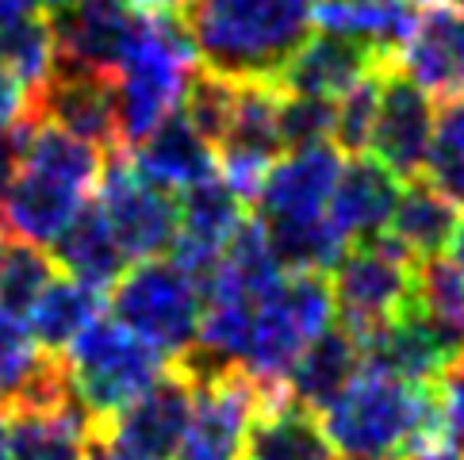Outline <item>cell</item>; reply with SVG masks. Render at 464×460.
Here are the masks:
<instances>
[{
	"label": "cell",
	"instance_id": "cell-19",
	"mask_svg": "<svg viewBox=\"0 0 464 460\" xmlns=\"http://www.w3.org/2000/svg\"><path fill=\"white\" fill-rule=\"evenodd\" d=\"M73 399L62 357L46 353L27 319L0 307V407L27 410Z\"/></svg>",
	"mask_w": 464,
	"mask_h": 460
},
{
	"label": "cell",
	"instance_id": "cell-31",
	"mask_svg": "<svg viewBox=\"0 0 464 460\" xmlns=\"http://www.w3.org/2000/svg\"><path fill=\"white\" fill-rule=\"evenodd\" d=\"M0 62L15 77V85L27 92V101H35L39 89L54 77V31L51 15L31 12L24 20L0 31Z\"/></svg>",
	"mask_w": 464,
	"mask_h": 460
},
{
	"label": "cell",
	"instance_id": "cell-1",
	"mask_svg": "<svg viewBox=\"0 0 464 460\" xmlns=\"http://www.w3.org/2000/svg\"><path fill=\"white\" fill-rule=\"evenodd\" d=\"M180 24L208 73L276 85L311 35L314 0H188Z\"/></svg>",
	"mask_w": 464,
	"mask_h": 460
},
{
	"label": "cell",
	"instance_id": "cell-42",
	"mask_svg": "<svg viewBox=\"0 0 464 460\" xmlns=\"http://www.w3.org/2000/svg\"><path fill=\"white\" fill-rule=\"evenodd\" d=\"M39 5H46L51 12H58V8H65V5H70V0H39Z\"/></svg>",
	"mask_w": 464,
	"mask_h": 460
},
{
	"label": "cell",
	"instance_id": "cell-23",
	"mask_svg": "<svg viewBox=\"0 0 464 460\" xmlns=\"http://www.w3.org/2000/svg\"><path fill=\"white\" fill-rule=\"evenodd\" d=\"M361 365H364L361 338L334 322L314 341H307L304 353L292 360V369L285 376V391L292 403H300L307 410H323L361 372Z\"/></svg>",
	"mask_w": 464,
	"mask_h": 460
},
{
	"label": "cell",
	"instance_id": "cell-35",
	"mask_svg": "<svg viewBox=\"0 0 464 460\" xmlns=\"http://www.w3.org/2000/svg\"><path fill=\"white\" fill-rule=\"evenodd\" d=\"M430 391H434V407H438L441 430L450 434V441L464 456V353L438 376Z\"/></svg>",
	"mask_w": 464,
	"mask_h": 460
},
{
	"label": "cell",
	"instance_id": "cell-32",
	"mask_svg": "<svg viewBox=\"0 0 464 460\" xmlns=\"http://www.w3.org/2000/svg\"><path fill=\"white\" fill-rule=\"evenodd\" d=\"M54 257L43 245H31L24 238L5 235L0 238V307L12 315L27 319V311L35 307V300L46 292V284L54 281Z\"/></svg>",
	"mask_w": 464,
	"mask_h": 460
},
{
	"label": "cell",
	"instance_id": "cell-24",
	"mask_svg": "<svg viewBox=\"0 0 464 460\" xmlns=\"http://www.w3.org/2000/svg\"><path fill=\"white\" fill-rule=\"evenodd\" d=\"M8 422H12L8 460H85L96 449V426L85 418L77 399L8 410Z\"/></svg>",
	"mask_w": 464,
	"mask_h": 460
},
{
	"label": "cell",
	"instance_id": "cell-7",
	"mask_svg": "<svg viewBox=\"0 0 464 460\" xmlns=\"http://www.w3.org/2000/svg\"><path fill=\"white\" fill-rule=\"evenodd\" d=\"M204 292L173 257H150L111 284V319L142 338L165 360L185 357L196 345Z\"/></svg>",
	"mask_w": 464,
	"mask_h": 460
},
{
	"label": "cell",
	"instance_id": "cell-27",
	"mask_svg": "<svg viewBox=\"0 0 464 460\" xmlns=\"http://www.w3.org/2000/svg\"><path fill=\"white\" fill-rule=\"evenodd\" d=\"M51 250H54L51 254L54 265L65 276H73V281L89 284L96 292L111 288L127 269V254L120 250V242H115L111 226L104 219V211L96 204H85L77 211V219L54 238Z\"/></svg>",
	"mask_w": 464,
	"mask_h": 460
},
{
	"label": "cell",
	"instance_id": "cell-43",
	"mask_svg": "<svg viewBox=\"0 0 464 460\" xmlns=\"http://www.w3.org/2000/svg\"><path fill=\"white\" fill-rule=\"evenodd\" d=\"M85 460H104V453H101V437H96V449H92Z\"/></svg>",
	"mask_w": 464,
	"mask_h": 460
},
{
	"label": "cell",
	"instance_id": "cell-25",
	"mask_svg": "<svg viewBox=\"0 0 464 460\" xmlns=\"http://www.w3.org/2000/svg\"><path fill=\"white\" fill-rule=\"evenodd\" d=\"M242 460H342V456L330 446L314 410L292 403L288 396H276L254 415Z\"/></svg>",
	"mask_w": 464,
	"mask_h": 460
},
{
	"label": "cell",
	"instance_id": "cell-8",
	"mask_svg": "<svg viewBox=\"0 0 464 460\" xmlns=\"http://www.w3.org/2000/svg\"><path fill=\"white\" fill-rule=\"evenodd\" d=\"M414 261L403 245H395L388 235L353 242L342 254V261L330 273V292H334V307L342 315V326L357 338H369L380 326L400 319L411 307L414 292Z\"/></svg>",
	"mask_w": 464,
	"mask_h": 460
},
{
	"label": "cell",
	"instance_id": "cell-36",
	"mask_svg": "<svg viewBox=\"0 0 464 460\" xmlns=\"http://www.w3.org/2000/svg\"><path fill=\"white\" fill-rule=\"evenodd\" d=\"M31 123H35L31 115H24V120H15V123H0V196H5V188L12 185V177L24 161Z\"/></svg>",
	"mask_w": 464,
	"mask_h": 460
},
{
	"label": "cell",
	"instance_id": "cell-39",
	"mask_svg": "<svg viewBox=\"0 0 464 460\" xmlns=\"http://www.w3.org/2000/svg\"><path fill=\"white\" fill-rule=\"evenodd\" d=\"M445 250H450V261H453V265L464 273V219H457L453 238H450V245H445Z\"/></svg>",
	"mask_w": 464,
	"mask_h": 460
},
{
	"label": "cell",
	"instance_id": "cell-38",
	"mask_svg": "<svg viewBox=\"0 0 464 460\" xmlns=\"http://www.w3.org/2000/svg\"><path fill=\"white\" fill-rule=\"evenodd\" d=\"M31 12H39V0H0V31L12 27L15 20H24Z\"/></svg>",
	"mask_w": 464,
	"mask_h": 460
},
{
	"label": "cell",
	"instance_id": "cell-22",
	"mask_svg": "<svg viewBox=\"0 0 464 460\" xmlns=\"http://www.w3.org/2000/svg\"><path fill=\"white\" fill-rule=\"evenodd\" d=\"M361 350H364V365L384 369L392 376H400V380L426 384V388L460 357L457 345L445 341L434 326L422 315H414L411 307L400 319H392L388 326H380L369 338H361Z\"/></svg>",
	"mask_w": 464,
	"mask_h": 460
},
{
	"label": "cell",
	"instance_id": "cell-2",
	"mask_svg": "<svg viewBox=\"0 0 464 460\" xmlns=\"http://www.w3.org/2000/svg\"><path fill=\"white\" fill-rule=\"evenodd\" d=\"M104 177V150L65 135L62 127L31 123V139L12 185L0 196V230L31 245H54V238L92 200Z\"/></svg>",
	"mask_w": 464,
	"mask_h": 460
},
{
	"label": "cell",
	"instance_id": "cell-12",
	"mask_svg": "<svg viewBox=\"0 0 464 460\" xmlns=\"http://www.w3.org/2000/svg\"><path fill=\"white\" fill-rule=\"evenodd\" d=\"M342 150L334 142L285 150L257 188V226L261 230H292L326 223L330 192L342 173Z\"/></svg>",
	"mask_w": 464,
	"mask_h": 460
},
{
	"label": "cell",
	"instance_id": "cell-16",
	"mask_svg": "<svg viewBox=\"0 0 464 460\" xmlns=\"http://www.w3.org/2000/svg\"><path fill=\"white\" fill-rule=\"evenodd\" d=\"M384 65L395 62L380 58L376 51L345 35H334V31H319V35H307L300 51L288 58L276 89L288 96H311V101H342Z\"/></svg>",
	"mask_w": 464,
	"mask_h": 460
},
{
	"label": "cell",
	"instance_id": "cell-41",
	"mask_svg": "<svg viewBox=\"0 0 464 460\" xmlns=\"http://www.w3.org/2000/svg\"><path fill=\"white\" fill-rule=\"evenodd\" d=\"M411 5H426V8H445V5H457V0H411Z\"/></svg>",
	"mask_w": 464,
	"mask_h": 460
},
{
	"label": "cell",
	"instance_id": "cell-11",
	"mask_svg": "<svg viewBox=\"0 0 464 460\" xmlns=\"http://www.w3.org/2000/svg\"><path fill=\"white\" fill-rule=\"evenodd\" d=\"M96 207L104 211L127 261H150V257H161L165 250H173V238L180 226V204L169 192L142 180L130 166H123L120 154H111V161H104Z\"/></svg>",
	"mask_w": 464,
	"mask_h": 460
},
{
	"label": "cell",
	"instance_id": "cell-18",
	"mask_svg": "<svg viewBox=\"0 0 464 460\" xmlns=\"http://www.w3.org/2000/svg\"><path fill=\"white\" fill-rule=\"evenodd\" d=\"M130 169L161 192L185 196L188 188L219 177V154H215V146L192 127L188 115L177 108L173 115H165L150 135L135 142Z\"/></svg>",
	"mask_w": 464,
	"mask_h": 460
},
{
	"label": "cell",
	"instance_id": "cell-9",
	"mask_svg": "<svg viewBox=\"0 0 464 460\" xmlns=\"http://www.w3.org/2000/svg\"><path fill=\"white\" fill-rule=\"evenodd\" d=\"M192 418L180 437L177 460H242L246 434L257 410L288 391H265L242 369H219L196 376Z\"/></svg>",
	"mask_w": 464,
	"mask_h": 460
},
{
	"label": "cell",
	"instance_id": "cell-30",
	"mask_svg": "<svg viewBox=\"0 0 464 460\" xmlns=\"http://www.w3.org/2000/svg\"><path fill=\"white\" fill-rule=\"evenodd\" d=\"M411 311L464 353V273L450 257H426L414 265Z\"/></svg>",
	"mask_w": 464,
	"mask_h": 460
},
{
	"label": "cell",
	"instance_id": "cell-20",
	"mask_svg": "<svg viewBox=\"0 0 464 460\" xmlns=\"http://www.w3.org/2000/svg\"><path fill=\"white\" fill-rule=\"evenodd\" d=\"M395 70L426 96H464V8H426L403 51L395 54Z\"/></svg>",
	"mask_w": 464,
	"mask_h": 460
},
{
	"label": "cell",
	"instance_id": "cell-10",
	"mask_svg": "<svg viewBox=\"0 0 464 460\" xmlns=\"http://www.w3.org/2000/svg\"><path fill=\"white\" fill-rule=\"evenodd\" d=\"M192 376L177 360H169L139 399H130L120 415L96 430L101 449L135 460H177L180 437H185L192 418Z\"/></svg>",
	"mask_w": 464,
	"mask_h": 460
},
{
	"label": "cell",
	"instance_id": "cell-3",
	"mask_svg": "<svg viewBox=\"0 0 464 460\" xmlns=\"http://www.w3.org/2000/svg\"><path fill=\"white\" fill-rule=\"evenodd\" d=\"M434 418V391L384 369L361 372L323 407V430L342 460H403Z\"/></svg>",
	"mask_w": 464,
	"mask_h": 460
},
{
	"label": "cell",
	"instance_id": "cell-37",
	"mask_svg": "<svg viewBox=\"0 0 464 460\" xmlns=\"http://www.w3.org/2000/svg\"><path fill=\"white\" fill-rule=\"evenodd\" d=\"M27 111H31L27 92L15 85V77L5 70V62H0V123H15V120H24Z\"/></svg>",
	"mask_w": 464,
	"mask_h": 460
},
{
	"label": "cell",
	"instance_id": "cell-28",
	"mask_svg": "<svg viewBox=\"0 0 464 460\" xmlns=\"http://www.w3.org/2000/svg\"><path fill=\"white\" fill-rule=\"evenodd\" d=\"M101 307H104L101 292L62 273L46 284V292L35 300V307L27 311V326L46 353L62 357L77 341V334H85L89 326L101 319Z\"/></svg>",
	"mask_w": 464,
	"mask_h": 460
},
{
	"label": "cell",
	"instance_id": "cell-21",
	"mask_svg": "<svg viewBox=\"0 0 464 460\" xmlns=\"http://www.w3.org/2000/svg\"><path fill=\"white\" fill-rule=\"evenodd\" d=\"M400 177L384 169L372 154H350L342 161L338 185L330 192L326 219L345 242H369L380 238L392 223V211L400 204Z\"/></svg>",
	"mask_w": 464,
	"mask_h": 460
},
{
	"label": "cell",
	"instance_id": "cell-4",
	"mask_svg": "<svg viewBox=\"0 0 464 460\" xmlns=\"http://www.w3.org/2000/svg\"><path fill=\"white\" fill-rule=\"evenodd\" d=\"M196 46L180 15H139L130 43L111 77L120 142L135 146L185 104V92L196 77Z\"/></svg>",
	"mask_w": 464,
	"mask_h": 460
},
{
	"label": "cell",
	"instance_id": "cell-29",
	"mask_svg": "<svg viewBox=\"0 0 464 460\" xmlns=\"http://www.w3.org/2000/svg\"><path fill=\"white\" fill-rule=\"evenodd\" d=\"M453 226H457V207L445 196H438L426 180H411L400 192V204H395L384 235L395 245H403L414 261H426V257H441V250L453 238Z\"/></svg>",
	"mask_w": 464,
	"mask_h": 460
},
{
	"label": "cell",
	"instance_id": "cell-6",
	"mask_svg": "<svg viewBox=\"0 0 464 460\" xmlns=\"http://www.w3.org/2000/svg\"><path fill=\"white\" fill-rule=\"evenodd\" d=\"M62 365L77 407L101 430L104 422H111L130 399H139L158 380L169 360L115 319H96L62 353Z\"/></svg>",
	"mask_w": 464,
	"mask_h": 460
},
{
	"label": "cell",
	"instance_id": "cell-15",
	"mask_svg": "<svg viewBox=\"0 0 464 460\" xmlns=\"http://www.w3.org/2000/svg\"><path fill=\"white\" fill-rule=\"evenodd\" d=\"M31 120L62 127L65 135L101 146L104 154H120V115H115L111 77L92 73H54L31 101Z\"/></svg>",
	"mask_w": 464,
	"mask_h": 460
},
{
	"label": "cell",
	"instance_id": "cell-17",
	"mask_svg": "<svg viewBox=\"0 0 464 460\" xmlns=\"http://www.w3.org/2000/svg\"><path fill=\"white\" fill-rule=\"evenodd\" d=\"M246 207L250 204L223 177H211L204 185L188 188L180 196V226H177V238L169 250L173 261L185 273H192L196 281H204L211 265L219 261V254L227 250V242L246 223Z\"/></svg>",
	"mask_w": 464,
	"mask_h": 460
},
{
	"label": "cell",
	"instance_id": "cell-13",
	"mask_svg": "<svg viewBox=\"0 0 464 460\" xmlns=\"http://www.w3.org/2000/svg\"><path fill=\"white\" fill-rule=\"evenodd\" d=\"M139 15L127 0H70L51 12L54 73L115 77Z\"/></svg>",
	"mask_w": 464,
	"mask_h": 460
},
{
	"label": "cell",
	"instance_id": "cell-26",
	"mask_svg": "<svg viewBox=\"0 0 464 460\" xmlns=\"http://www.w3.org/2000/svg\"><path fill=\"white\" fill-rule=\"evenodd\" d=\"M314 24L395 62L419 24V12L411 0H314Z\"/></svg>",
	"mask_w": 464,
	"mask_h": 460
},
{
	"label": "cell",
	"instance_id": "cell-5",
	"mask_svg": "<svg viewBox=\"0 0 464 460\" xmlns=\"http://www.w3.org/2000/svg\"><path fill=\"white\" fill-rule=\"evenodd\" d=\"M338 307L323 273H285L273 292H265L254 307L250 341L242 353V372L265 391H285V376L304 345L334 326Z\"/></svg>",
	"mask_w": 464,
	"mask_h": 460
},
{
	"label": "cell",
	"instance_id": "cell-33",
	"mask_svg": "<svg viewBox=\"0 0 464 460\" xmlns=\"http://www.w3.org/2000/svg\"><path fill=\"white\" fill-rule=\"evenodd\" d=\"M422 177L453 207H464V96L445 101V108L434 115Z\"/></svg>",
	"mask_w": 464,
	"mask_h": 460
},
{
	"label": "cell",
	"instance_id": "cell-40",
	"mask_svg": "<svg viewBox=\"0 0 464 460\" xmlns=\"http://www.w3.org/2000/svg\"><path fill=\"white\" fill-rule=\"evenodd\" d=\"M12 456V422H8V410L0 407V460Z\"/></svg>",
	"mask_w": 464,
	"mask_h": 460
},
{
	"label": "cell",
	"instance_id": "cell-34",
	"mask_svg": "<svg viewBox=\"0 0 464 460\" xmlns=\"http://www.w3.org/2000/svg\"><path fill=\"white\" fill-rule=\"evenodd\" d=\"M334 123H338L334 101H311V96H288V92L280 101V142H285V150L334 142Z\"/></svg>",
	"mask_w": 464,
	"mask_h": 460
},
{
	"label": "cell",
	"instance_id": "cell-14",
	"mask_svg": "<svg viewBox=\"0 0 464 460\" xmlns=\"http://www.w3.org/2000/svg\"><path fill=\"white\" fill-rule=\"evenodd\" d=\"M434 96H426L414 81H407L395 65H388L384 77H380L376 120L364 154H372L400 180H419L430 135H434Z\"/></svg>",
	"mask_w": 464,
	"mask_h": 460
}]
</instances>
